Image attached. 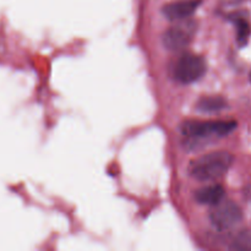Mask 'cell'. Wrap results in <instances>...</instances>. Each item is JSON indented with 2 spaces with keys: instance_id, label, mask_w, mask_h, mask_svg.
Returning a JSON list of instances; mask_svg holds the SVG:
<instances>
[{
  "instance_id": "obj_1",
  "label": "cell",
  "mask_w": 251,
  "mask_h": 251,
  "mask_svg": "<svg viewBox=\"0 0 251 251\" xmlns=\"http://www.w3.org/2000/svg\"><path fill=\"white\" fill-rule=\"evenodd\" d=\"M234 157L226 151H215L198 157L189 164V174L195 180L212 183L223 178L232 167Z\"/></svg>"
},
{
  "instance_id": "obj_2",
  "label": "cell",
  "mask_w": 251,
  "mask_h": 251,
  "mask_svg": "<svg viewBox=\"0 0 251 251\" xmlns=\"http://www.w3.org/2000/svg\"><path fill=\"white\" fill-rule=\"evenodd\" d=\"M237 127L233 120H186L180 125L184 136L190 139H208L226 136Z\"/></svg>"
},
{
  "instance_id": "obj_3",
  "label": "cell",
  "mask_w": 251,
  "mask_h": 251,
  "mask_svg": "<svg viewBox=\"0 0 251 251\" xmlns=\"http://www.w3.org/2000/svg\"><path fill=\"white\" fill-rule=\"evenodd\" d=\"M207 70L205 59L193 53L181 54L173 61L171 74L174 80L183 85H189L200 80Z\"/></svg>"
},
{
  "instance_id": "obj_4",
  "label": "cell",
  "mask_w": 251,
  "mask_h": 251,
  "mask_svg": "<svg viewBox=\"0 0 251 251\" xmlns=\"http://www.w3.org/2000/svg\"><path fill=\"white\" fill-rule=\"evenodd\" d=\"M198 31V22L191 19L174 21V25L164 31L162 36L164 48L171 51L184 50L193 42Z\"/></svg>"
},
{
  "instance_id": "obj_5",
  "label": "cell",
  "mask_w": 251,
  "mask_h": 251,
  "mask_svg": "<svg viewBox=\"0 0 251 251\" xmlns=\"http://www.w3.org/2000/svg\"><path fill=\"white\" fill-rule=\"evenodd\" d=\"M243 220V211L238 203L232 200L220 201L211 206V225L218 230H229L237 227Z\"/></svg>"
},
{
  "instance_id": "obj_6",
  "label": "cell",
  "mask_w": 251,
  "mask_h": 251,
  "mask_svg": "<svg viewBox=\"0 0 251 251\" xmlns=\"http://www.w3.org/2000/svg\"><path fill=\"white\" fill-rule=\"evenodd\" d=\"M201 5V0H179V1L169 2L163 6V15L171 21H180V20L190 19L193 14Z\"/></svg>"
},
{
  "instance_id": "obj_7",
  "label": "cell",
  "mask_w": 251,
  "mask_h": 251,
  "mask_svg": "<svg viewBox=\"0 0 251 251\" xmlns=\"http://www.w3.org/2000/svg\"><path fill=\"white\" fill-rule=\"evenodd\" d=\"M226 190L220 184H210L195 191V200L201 205L213 206L225 199Z\"/></svg>"
},
{
  "instance_id": "obj_8",
  "label": "cell",
  "mask_w": 251,
  "mask_h": 251,
  "mask_svg": "<svg viewBox=\"0 0 251 251\" xmlns=\"http://www.w3.org/2000/svg\"><path fill=\"white\" fill-rule=\"evenodd\" d=\"M227 108V100L222 96H202L196 102V109L201 113H218Z\"/></svg>"
},
{
  "instance_id": "obj_9",
  "label": "cell",
  "mask_w": 251,
  "mask_h": 251,
  "mask_svg": "<svg viewBox=\"0 0 251 251\" xmlns=\"http://www.w3.org/2000/svg\"><path fill=\"white\" fill-rule=\"evenodd\" d=\"M229 249L235 251H251V229H243L232 238Z\"/></svg>"
},
{
  "instance_id": "obj_10",
  "label": "cell",
  "mask_w": 251,
  "mask_h": 251,
  "mask_svg": "<svg viewBox=\"0 0 251 251\" xmlns=\"http://www.w3.org/2000/svg\"><path fill=\"white\" fill-rule=\"evenodd\" d=\"M235 25H237V31H238V41L240 44H245L250 37V25L244 17H237L235 19Z\"/></svg>"
},
{
  "instance_id": "obj_11",
  "label": "cell",
  "mask_w": 251,
  "mask_h": 251,
  "mask_svg": "<svg viewBox=\"0 0 251 251\" xmlns=\"http://www.w3.org/2000/svg\"><path fill=\"white\" fill-rule=\"evenodd\" d=\"M243 195H244L245 200H247L248 202L251 203V185L247 186V188L244 189V191H243Z\"/></svg>"
},
{
  "instance_id": "obj_12",
  "label": "cell",
  "mask_w": 251,
  "mask_h": 251,
  "mask_svg": "<svg viewBox=\"0 0 251 251\" xmlns=\"http://www.w3.org/2000/svg\"><path fill=\"white\" fill-rule=\"evenodd\" d=\"M247 1V0H225L226 4L229 5H237V4H242V2Z\"/></svg>"
}]
</instances>
